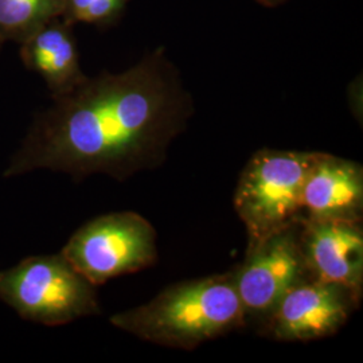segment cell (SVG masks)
<instances>
[{"label":"cell","instance_id":"1","mask_svg":"<svg viewBox=\"0 0 363 363\" xmlns=\"http://www.w3.org/2000/svg\"><path fill=\"white\" fill-rule=\"evenodd\" d=\"M193 113L177 66L157 48L123 73L86 78L37 113L4 177L49 169L76 182L93 174L124 181L163 164Z\"/></svg>","mask_w":363,"mask_h":363},{"label":"cell","instance_id":"2","mask_svg":"<svg viewBox=\"0 0 363 363\" xmlns=\"http://www.w3.org/2000/svg\"><path fill=\"white\" fill-rule=\"evenodd\" d=\"M245 319L235 273L229 272L169 286L147 304L116 313L109 322L160 346L194 349L242 327Z\"/></svg>","mask_w":363,"mask_h":363},{"label":"cell","instance_id":"3","mask_svg":"<svg viewBox=\"0 0 363 363\" xmlns=\"http://www.w3.org/2000/svg\"><path fill=\"white\" fill-rule=\"evenodd\" d=\"M318 155L261 150L247 162L234 194V208L247 226V247L300 225L303 187Z\"/></svg>","mask_w":363,"mask_h":363},{"label":"cell","instance_id":"4","mask_svg":"<svg viewBox=\"0 0 363 363\" xmlns=\"http://www.w3.org/2000/svg\"><path fill=\"white\" fill-rule=\"evenodd\" d=\"M0 300L22 319L49 327L101 312L96 286L61 253L30 256L0 271Z\"/></svg>","mask_w":363,"mask_h":363},{"label":"cell","instance_id":"5","mask_svg":"<svg viewBox=\"0 0 363 363\" xmlns=\"http://www.w3.org/2000/svg\"><path fill=\"white\" fill-rule=\"evenodd\" d=\"M61 255L93 286H101L155 264V229L138 213H109L82 225Z\"/></svg>","mask_w":363,"mask_h":363},{"label":"cell","instance_id":"6","mask_svg":"<svg viewBox=\"0 0 363 363\" xmlns=\"http://www.w3.org/2000/svg\"><path fill=\"white\" fill-rule=\"evenodd\" d=\"M300 225L273 234L247 247L245 262L235 273V286L247 315L268 316L277 301L308 272L300 247Z\"/></svg>","mask_w":363,"mask_h":363},{"label":"cell","instance_id":"7","mask_svg":"<svg viewBox=\"0 0 363 363\" xmlns=\"http://www.w3.org/2000/svg\"><path fill=\"white\" fill-rule=\"evenodd\" d=\"M358 303L343 286L304 279L268 313L269 335L284 342L331 337L347 322Z\"/></svg>","mask_w":363,"mask_h":363},{"label":"cell","instance_id":"8","mask_svg":"<svg viewBox=\"0 0 363 363\" xmlns=\"http://www.w3.org/2000/svg\"><path fill=\"white\" fill-rule=\"evenodd\" d=\"M300 247L310 279L346 288L358 300L363 288V230L357 220L300 222Z\"/></svg>","mask_w":363,"mask_h":363},{"label":"cell","instance_id":"9","mask_svg":"<svg viewBox=\"0 0 363 363\" xmlns=\"http://www.w3.org/2000/svg\"><path fill=\"white\" fill-rule=\"evenodd\" d=\"M301 203L303 220L361 222L362 166L319 152L304 183Z\"/></svg>","mask_w":363,"mask_h":363},{"label":"cell","instance_id":"10","mask_svg":"<svg viewBox=\"0 0 363 363\" xmlns=\"http://www.w3.org/2000/svg\"><path fill=\"white\" fill-rule=\"evenodd\" d=\"M73 28L62 18H55L19 43L22 64L46 82L52 100L72 93L88 78L81 69Z\"/></svg>","mask_w":363,"mask_h":363},{"label":"cell","instance_id":"11","mask_svg":"<svg viewBox=\"0 0 363 363\" xmlns=\"http://www.w3.org/2000/svg\"><path fill=\"white\" fill-rule=\"evenodd\" d=\"M64 10L65 0H0V37L19 45Z\"/></svg>","mask_w":363,"mask_h":363},{"label":"cell","instance_id":"12","mask_svg":"<svg viewBox=\"0 0 363 363\" xmlns=\"http://www.w3.org/2000/svg\"><path fill=\"white\" fill-rule=\"evenodd\" d=\"M130 0H65L62 19L72 26L109 27L121 18Z\"/></svg>","mask_w":363,"mask_h":363},{"label":"cell","instance_id":"13","mask_svg":"<svg viewBox=\"0 0 363 363\" xmlns=\"http://www.w3.org/2000/svg\"><path fill=\"white\" fill-rule=\"evenodd\" d=\"M257 1L262 3V4H267V6H274V4H279V3H281L284 0H257Z\"/></svg>","mask_w":363,"mask_h":363},{"label":"cell","instance_id":"14","mask_svg":"<svg viewBox=\"0 0 363 363\" xmlns=\"http://www.w3.org/2000/svg\"><path fill=\"white\" fill-rule=\"evenodd\" d=\"M4 43H6V42H4V40H3V39H1V37H0V52H1V49H3V46H4Z\"/></svg>","mask_w":363,"mask_h":363}]
</instances>
